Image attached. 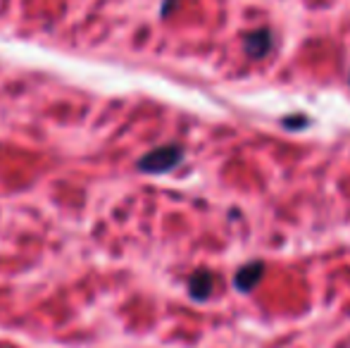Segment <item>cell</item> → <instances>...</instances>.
<instances>
[{
	"mask_svg": "<svg viewBox=\"0 0 350 348\" xmlns=\"http://www.w3.org/2000/svg\"><path fill=\"white\" fill-rule=\"evenodd\" d=\"M181 160H184V150H181V146H162V148H155L148 155H143L139 168L143 170V172L162 174V172L174 170Z\"/></svg>",
	"mask_w": 350,
	"mask_h": 348,
	"instance_id": "1",
	"label": "cell"
},
{
	"mask_svg": "<svg viewBox=\"0 0 350 348\" xmlns=\"http://www.w3.org/2000/svg\"><path fill=\"white\" fill-rule=\"evenodd\" d=\"M265 277V263L262 260H250L245 265H241L236 269V277H234V286L239 289L241 293H250Z\"/></svg>",
	"mask_w": 350,
	"mask_h": 348,
	"instance_id": "2",
	"label": "cell"
},
{
	"mask_svg": "<svg viewBox=\"0 0 350 348\" xmlns=\"http://www.w3.org/2000/svg\"><path fill=\"white\" fill-rule=\"evenodd\" d=\"M212 289H215V277H212L208 269H198V272L189 279V293L196 301H208Z\"/></svg>",
	"mask_w": 350,
	"mask_h": 348,
	"instance_id": "3",
	"label": "cell"
},
{
	"mask_svg": "<svg viewBox=\"0 0 350 348\" xmlns=\"http://www.w3.org/2000/svg\"><path fill=\"white\" fill-rule=\"evenodd\" d=\"M281 124L286 126V129H305V126L310 124V120L308 117H284V120H281Z\"/></svg>",
	"mask_w": 350,
	"mask_h": 348,
	"instance_id": "4",
	"label": "cell"
}]
</instances>
